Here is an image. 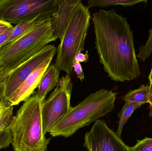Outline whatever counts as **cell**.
Instances as JSON below:
<instances>
[{
  "instance_id": "cell-6",
  "label": "cell",
  "mask_w": 152,
  "mask_h": 151,
  "mask_svg": "<svg viewBox=\"0 0 152 151\" xmlns=\"http://www.w3.org/2000/svg\"><path fill=\"white\" fill-rule=\"evenodd\" d=\"M60 0H1L0 20L15 26L44 22L58 11Z\"/></svg>"
},
{
  "instance_id": "cell-28",
  "label": "cell",
  "mask_w": 152,
  "mask_h": 151,
  "mask_svg": "<svg viewBox=\"0 0 152 151\" xmlns=\"http://www.w3.org/2000/svg\"><path fill=\"white\" fill-rule=\"evenodd\" d=\"M3 71V68L0 65V73Z\"/></svg>"
},
{
  "instance_id": "cell-7",
  "label": "cell",
  "mask_w": 152,
  "mask_h": 151,
  "mask_svg": "<svg viewBox=\"0 0 152 151\" xmlns=\"http://www.w3.org/2000/svg\"><path fill=\"white\" fill-rule=\"evenodd\" d=\"M73 83L66 74L60 78L54 91L42 103L43 131L45 135L62 119L71 110L70 99Z\"/></svg>"
},
{
  "instance_id": "cell-16",
  "label": "cell",
  "mask_w": 152,
  "mask_h": 151,
  "mask_svg": "<svg viewBox=\"0 0 152 151\" xmlns=\"http://www.w3.org/2000/svg\"><path fill=\"white\" fill-rule=\"evenodd\" d=\"M146 0H90L88 1V8L106 7L120 5L126 7L136 5L140 2H147Z\"/></svg>"
},
{
  "instance_id": "cell-14",
  "label": "cell",
  "mask_w": 152,
  "mask_h": 151,
  "mask_svg": "<svg viewBox=\"0 0 152 151\" xmlns=\"http://www.w3.org/2000/svg\"><path fill=\"white\" fill-rule=\"evenodd\" d=\"M142 105L140 104L137 103L129 101L126 102L121 111L118 114V117L119 118L118 121V127L115 133L119 137L121 136L124 126L133 114V112L136 109L141 108Z\"/></svg>"
},
{
  "instance_id": "cell-21",
  "label": "cell",
  "mask_w": 152,
  "mask_h": 151,
  "mask_svg": "<svg viewBox=\"0 0 152 151\" xmlns=\"http://www.w3.org/2000/svg\"><path fill=\"white\" fill-rule=\"evenodd\" d=\"M88 51H86V53H79L76 56L75 58V61L77 62H79L80 63V62H84V63H87L88 60Z\"/></svg>"
},
{
  "instance_id": "cell-2",
  "label": "cell",
  "mask_w": 152,
  "mask_h": 151,
  "mask_svg": "<svg viewBox=\"0 0 152 151\" xmlns=\"http://www.w3.org/2000/svg\"><path fill=\"white\" fill-rule=\"evenodd\" d=\"M36 94L25 101L10 125L15 151H47L51 138L43 131L42 103Z\"/></svg>"
},
{
  "instance_id": "cell-9",
  "label": "cell",
  "mask_w": 152,
  "mask_h": 151,
  "mask_svg": "<svg viewBox=\"0 0 152 151\" xmlns=\"http://www.w3.org/2000/svg\"><path fill=\"white\" fill-rule=\"evenodd\" d=\"M84 146L88 151H131L105 121L97 120L84 137Z\"/></svg>"
},
{
  "instance_id": "cell-23",
  "label": "cell",
  "mask_w": 152,
  "mask_h": 151,
  "mask_svg": "<svg viewBox=\"0 0 152 151\" xmlns=\"http://www.w3.org/2000/svg\"><path fill=\"white\" fill-rule=\"evenodd\" d=\"M13 27L11 24L0 20V35L3 33L7 29Z\"/></svg>"
},
{
  "instance_id": "cell-11",
  "label": "cell",
  "mask_w": 152,
  "mask_h": 151,
  "mask_svg": "<svg viewBox=\"0 0 152 151\" xmlns=\"http://www.w3.org/2000/svg\"><path fill=\"white\" fill-rule=\"evenodd\" d=\"M80 0H60L58 11L49 19L51 27L60 40L63 37L71 13Z\"/></svg>"
},
{
  "instance_id": "cell-1",
  "label": "cell",
  "mask_w": 152,
  "mask_h": 151,
  "mask_svg": "<svg viewBox=\"0 0 152 151\" xmlns=\"http://www.w3.org/2000/svg\"><path fill=\"white\" fill-rule=\"evenodd\" d=\"M95 44L100 63L115 82L129 81L140 75L133 33L126 17L114 9L93 13Z\"/></svg>"
},
{
  "instance_id": "cell-17",
  "label": "cell",
  "mask_w": 152,
  "mask_h": 151,
  "mask_svg": "<svg viewBox=\"0 0 152 151\" xmlns=\"http://www.w3.org/2000/svg\"><path fill=\"white\" fill-rule=\"evenodd\" d=\"M149 33L150 35L146 43L144 46L140 47L139 53L136 56L143 61L148 59L152 53V27Z\"/></svg>"
},
{
  "instance_id": "cell-12",
  "label": "cell",
  "mask_w": 152,
  "mask_h": 151,
  "mask_svg": "<svg viewBox=\"0 0 152 151\" xmlns=\"http://www.w3.org/2000/svg\"><path fill=\"white\" fill-rule=\"evenodd\" d=\"M60 71L54 64H53L48 67L44 74L36 93L41 102L44 101L47 94L59 83Z\"/></svg>"
},
{
  "instance_id": "cell-13",
  "label": "cell",
  "mask_w": 152,
  "mask_h": 151,
  "mask_svg": "<svg viewBox=\"0 0 152 151\" xmlns=\"http://www.w3.org/2000/svg\"><path fill=\"white\" fill-rule=\"evenodd\" d=\"M150 85H145L128 92L123 97L125 102H133L140 104L141 105L149 103V94Z\"/></svg>"
},
{
  "instance_id": "cell-27",
  "label": "cell",
  "mask_w": 152,
  "mask_h": 151,
  "mask_svg": "<svg viewBox=\"0 0 152 151\" xmlns=\"http://www.w3.org/2000/svg\"><path fill=\"white\" fill-rule=\"evenodd\" d=\"M148 79H149V81H150V83H151L152 82V66L151 72H150L149 77H148Z\"/></svg>"
},
{
  "instance_id": "cell-3",
  "label": "cell",
  "mask_w": 152,
  "mask_h": 151,
  "mask_svg": "<svg viewBox=\"0 0 152 151\" xmlns=\"http://www.w3.org/2000/svg\"><path fill=\"white\" fill-rule=\"evenodd\" d=\"M118 93L101 89L91 93L49 131L53 137H69L80 129L88 126L113 110Z\"/></svg>"
},
{
  "instance_id": "cell-5",
  "label": "cell",
  "mask_w": 152,
  "mask_h": 151,
  "mask_svg": "<svg viewBox=\"0 0 152 151\" xmlns=\"http://www.w3.org/2000/svg\"><path fill=\"white\" fill-rule=\"evenodd\" d=\"M91 18L89 8L80 1L71 13L60 43L57 48L54 64L68 75H70L73 71L76 56L84 50Z\"/></svg>"
},
{
  "instance_id": "cell-25",
  "label": "cell",
  "mask_w": 152,
  "mask_h": 151,
  "mask_svg": "<svg viewBox=\"0 0 152 151\" xmlns=\"http://www.w3.org/2000/svg\"><path fill=\"white\" fill-rule=\"evenodd\" d=\"M6 74V73L4 72L3 71H2V72L0 73V87H1L4 78V76H5Z\"/></svg>"
},
{
  "instance_id": "cell-20",
  "label": "cell",
  "mask_w": 152,
  "mask_h": 151,
  "mask_svg": "<svg viewBox=\"0 0 152 151\" xmlns=\"http://www.w3.org/2000/svg\"><path fill=\"white\" fill-rule=\"evenodd\" d=\"M73 68L77 75L78 79L82 82L85 79V75L80 63L75 61L73 64Z\"/></svg>"
},
{
  "instance_id": "cell-4",
  "label": "cell",
  "mask_w": 152,
  "mask_h": 151,
  "mask_svg": "<svg viewBox=\"0 0 152 151\" xmlns=\"http://www.w3.org/2000/svg\"><path fill=\"white\" fill-rule=\"evenodd\" d=\"M58 38L49 20L37 24L17 40L0 48V65L3 71L9 73Z\"/></svg>"
},
{
  "instance_id": "cell-24",
  "label": "cell",
  "mask_w": 152,
  "mask_h": 151,
  "mask_svg": "<svg viewBox=\"0 0 152 151\" xmlns=\"http://www.w3.org/2000/svg\"><path fill=\"white\" fill-rule=\"evenodd\" d=\"M149 103L150 104V117L152 116V82L150 83V90L149 94Z\"/></svg>"
},
{
  "instance_id": "cell-8",
  "label": "cell",
  "mask_w": 152,
  "mask_h": 151,
  "mask_svg": "<svg viewBox=\"0 0 152 151\" xmlns=\"http://www.w3.org/2000/svg\"><path fill=\"white\" fill-rule=\"evenodd\" d=\"M57 48L47 45L26 62L6 74L0 87V103H6L9 98L22 85L30 74L45 59L54 56Z\"/></svg>"
},
{
  "instance_id": "cell-22",
  "label": "cell",
  "mask_w": 152,
  "mask_h": 151,
  "mask_svg": "<svg viewBox=\"0 0 152 151\" xmlns=\"http://www.w3.org/2000/svg\"><path fill=\"white\" fill-rule=\"evenodd\" d=\"M13 27H11V28L7 29L3 33L0 35V48H1V45L5 42L7 38L10 36L12 31V29H13Z\"/></svg>"
},
{
  "instance_id": "cell-26",
  "label": "cell",
  "mask_w": 152,
  "mask_h": 151,
  "mask_svg": "<svg viewBox=\"0 0 152 151\" xmlns=\"http://www.w3.org/2000/svg\"><path fill=\"white\" fill-rule=\"evenodd\" d=\"M7 105V104L5 103H0V116Z\"/></svg>"
},
{
  "instance_id": "cell-18",
  "label": "cell",
  "mask_w": 152,
  "mask_h": 151,
  "mask_svg": "<svg viewBox=\"0 0 152 151\" xmlns=\"http://www.w3.org/2000/svg\"><path fill=\"white\" fill-rule=\"evenodd\" d=\"M131 151H152V138L145 137L138 140L135 145L131 147Z\"/></svg>"
},
{
  "instance_id": "cell-19",
  "label": "cell",
  "mask_w": 152,
  "mask_h": 151,
  "mask_svg": "<svg viewBox=\"0 0 152 151\" xmlns=\"http://www.w3.org/2000/svg\"><path fill=\"white\" fill-rule=\"evenodd\" d=\"M12 143V135L10 126L0 131V150L6 149Z\"/></svg>"
},
{
  "instance_id": "cell-10",
  "label": "cell",
  "mask_w": 152,
  "mask_h": 151,
  "mask_svg": "<svg viewBox=\"0 0 152 151\" xmlns=\"http://www.w3.org/2000/svg\"><path fill=\"white\" fill-rule=\"evenodd\" d=\"M54 56H52L45 59L29 75L22 85L9 98L6 103L7 105H17L22 101H26L31 97L35 90L38 87L43 75L50 65Z\"/></svg>"
},
{
  "instance_id": "cell-15",
  "label": "cell",
  "mask_w": 152,
  "mask_h": 151,
  "mask_svg": "<svg viewBox=\"0 0 152 151\" xmlns=\"http://www.w3.org/2000/svg\"><path fill=\"white\" fill-rule=\"evenodd\" d=\"M41 22H39V21L34 20V21H31V22L19 24V25L13 27V29H12L10 35L7 38L5 42L1 45V48H2L3 46H5L6 44H9V43L17 40L18 39L26 34L27 33L29 32L37 24H39Z\"/></svg>"
}]
</instances>
